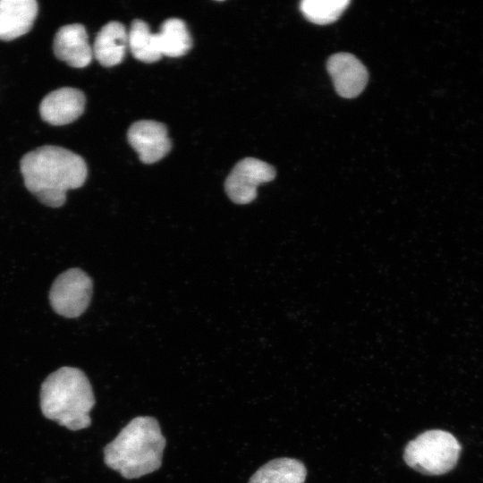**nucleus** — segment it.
I'll use <instances>...</instances> for the list:
<instances>
[{
	"instance_id": "nucleus-1",
	"label": "nucleus",
	"mask_w": 483,
	"mask_h": 483,
	"mask_svg": "<svg viewBox=\"0 0 483 483\" xmlns=\"http://www.w3.org/2000/svg\"><path fill=\"white\" fill-rule=\"evenodd\" d=\"M21 172L28 191L51 208L63 206L66 191L82 186L88 174L87 165L80 156L49 145L24 155Z\"/></svg>"
},
{
	"instance_id": "nucleus-2",
	"label": "nucleus",
	"mask_w": 483,
	"mask_h": 483,
	"mask_svg": "<svg viewBox=\"0 0 483 483\" xmlns=\"http://www.w3.org/2000/svg\"><path fill=\"white\" fill-rule=\"evenodd\" d=\"M165 438L158 421L150 416L132 419L104 448L107 467L131 479L158 470Z\"/></svg>"
},
{
	"instance_id": "nucleus-3",
	"label": "nucleus",
	"mask_w": 483,
	"mask_h": 483,
	"mask_svg": "<svg viewBox=\"0 0 483 483\" xmlns=\"http://www.w3.org/2000/svg\"><path fill=\"white\" fill-rule=\"evenodd\" d=\"M95 404L91 385L77 368L62 367L51 373L40 390L43 415L71 430L90 426L89 411Z\"/></svg>"
},
{
	"instance_id": "nucleus-4",
	"label": "nucleus",
	"mask_w": 483,
	"mask_h": 483,
	"mask_svg": "<svg viewBox=\"0 0 483 483\" xmlns=\"http://www.w3.org/2000/svg\"><path fill=\"white\" fill-rule=\"evenodd\" d=\"M461 445L449 432L428 430L405 446L406 464L425 475H442L453 470L459 459Z\"/></svg>"
},
{
	"instance_id": "nucleus-5",
	"label": "nucleus",
	"mask_w": 483,
	"mask_h": 483,
	"mask_svg": "<svg viewBox=\"0 0 483 483\" xmlns=\"http://www.w3.org/2000/svg\"><path fill=\"white\" fill-rule=\"evenodd\" d=\"M91 296V278L80 268H70L54 281L49 292V301L55 312L73 318L87 309Z\"/></svg>"
},
{
	"instance_id": "nucleus-6",
	"label": "nucleus",
	"mask_w": 483,
	"mask_h": 483,
	"mask_svg": "<svg viewBox=\"0 0 483 483\" xmlns=\"http://www.w3.org/2000/svg\"><path fill=\"white\" fill-rule=\"evenodd\" d=\"M275 176V170L269 164L246 157L233 166L225 180V190L233 202L248 204L257 197L258 186L274 180Z\"/></svg>"
},
{
	"instance_id": "nucleus-7",
	"label": "nucleus",
	"mask_w": 483,
	"mask_h": 483,
	"mask_svg": "<svg viewBox=\"0 0 483 483\" xmlns=\"http://www.w3.org/2000/svg\"><path fill=\"white\" fill-rule=\"evenodd\" d=\"M130 145L141 162L152 164L165 157L171 149L165 124L153 120H140L132 123L127 132Z\"/></svg>"
},
{
	"instance_id": "nucleus-8",
	"label": "nucleus",
	"mask_w": 483,
	"mask_h": 483,
	"mask_svg": "<svg viewBox=\"0 0 483 483\" xmlns=\"http://www.w3.org/2000/svg\"><path fill=\"white\" fill-rule=\"evenodd\" d=\"M326 68L335 91L343 97H356L367 85L368 71L365 65L352 54L332 55L327 60Z\"/></svg>"
},
{
	"instance_id": "nucleus-9",
	"label": "nucleus",
	"mask_w": 483,
	"mask_h": 483,
	"mask_svg": "<svg viewBox=\"0 0 483 483\" xmlns=\"http://www.w3.org/2000/svg\"><path fill=\"white\" fill-rule=\"evenodd\" d=\"M86 98L78 89L64 87L48 93L39 105L41 118L60 126L78 119L85 108Z\"/></svg>"
},
{
	"instance_id": "nucleus-10",
	"label": "nucleus",
	"mask_w": 483,
	"mask_h": 483,
	"mask_svg": "<svg viewBox=\"0 0 483 483\" xmlns=\"http://www.w3.org/2000/svg\"><path fill=\"white\" fill-rule=\"evenodd\" d=\"M53 48L57 59L74 68L88 66L93 57L86 29L80 23L61 27L55 36Z\"/></svg>"
},
{
	"instance_id": "nucleus-11",
	"label": "nucleus",
	"mask_w": 483,
	"mask_h": 483,
	"mask_svg": "<svg viewBox=\"0 0 483 483\" xmlns=\"http://www.w3.org/2000/svg\"><path fill=\"white\" fill-rule=\"evenodd\" d=\"M38 11L35 0H0V40L10 41L29 32Z\"/></svg>"
},
{
	"instance_id": "nucleus-12",
	"label": "nucleus",
	"mask_w": 483,
	"mask_h": 483,
	"mask_svg": "<svg viewBox=\"0 0 483 483\" xmlns=\"http://www.w3.org/2000/svg\"><path fill=\"white\" fill-rule=\"evenodd\" d=\"M128 47V32L119 21H110L97 32L92 51L100 64L111 67L120 64Z\"/></svg>"
},
{
	"instance_id": "nucleus-13",
	"label": "nucleus",
	"mask_w": 483,
	"mask_h": 483,
	"mask_svg": "<svg viewBox=\"0 0 483 483\" xmlns=\"http://www.w3.org/2000/svg\"><path fill=\"white\" fill-rule=\"evenodd\" d=\"M307 470L299 460L276 458L261 466L249 483H304Z\"/></svg>"
},
{
	"instance_id": "nucleus-14",
	"label": "nucleus",
	"mask_w": 483,
	"mask_h": 483,
	"mask_svg": "<svg viewBox=\"0 0 483 483\" xmlns=\"http://www.w3.org/2000/svg\"><path fill=\"white\" fill-rule=\"evenodd\" d=\"M157 36L162 56H182L192 46L191 34L185 22L178 18L165 20Z\"/></svg>"
},
{
	"instance_id": "nucleus-15",
	"label": "nucleus",
	"mask_w": 483,
	"mask_h": 483,
	"mask_svg": "<svg viewBox=\"0 0 483 483\" xmlns=\"http://www.w3.org/2000/svg\"><path fill=\"white\" fill-rule=\"evenodd\" d=\"M128 47L132 55L144 63L151 64L161 59L157 33H152L142 20H134L128 32Z\"/></svg>"
},
{
	"instance_id": "nucleus-16",
	"label": "nucleus",
	"mask_w": 483,
	"mask_h": 483,
	"mask_svg": "<svg viewBox=\"0 0 483 483\" xmlns=\"http://www.w3.org/2000/svg\"><path fill=\"white\" fill-rule=\"evenodd\" d=\"M350 3L349 0H303L300 9L309 21L326 25L335 21Z\"/></svg>"
}]
</instances>
